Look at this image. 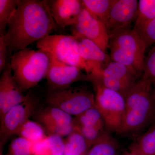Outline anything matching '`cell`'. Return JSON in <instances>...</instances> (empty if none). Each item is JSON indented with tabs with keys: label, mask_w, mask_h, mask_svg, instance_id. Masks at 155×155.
<instances>
[{
	"label": "cell",
	"mask_w": 155,
	"mask_h": 155,
	"mask_svg": "<svg viewBox=\"0 0 155 155\" xmlns=\"http://www.w3.org/2000/svg\"><path fill=\"white\" fill-rule=\"evenodd\" d=\"M57 26L47 1L20 0L3 36L9 55L50 35Z\"/></svg>",
	"instance_id": "obj_1"
},
{
	"label": "cell",
	"mask_w": 155,
	"mask_h": 155,
	"mask_svg": "<svg viewBox=\"0 0 155 155\" xmlns=\"http://www.w3.org/2000/svg\"><path fill=\"white\" fill-rule=\"evenodd\" d=\"M152 84L142 77L127 93L125 97V117L117 134L123 135L136 133L155 122Z\"/></svg>",
	"instance_id": "obj_2"
},
{
	"label": "cell",
	"mask_w": 155,
	"mask_h": 155,
	"mask_svg": "<svg viewBox=\"0 0 155 155\" xmlns=\"http://www.w3.org/2000/svg\"><path fill=\"white\" fill-rule=\"evenodd\" d=\"M50 63L47 53L27 48L14 52L10 59L13 76L23 92L33 88L46 77Z\"/></svg>",
	"instance_id": "obj_3"
},
{
	"label": "cell",
	"mask_w": 155,
	"mask_h": 155,
	"mask_svg": "<svg viewBox=\"0 0 155 155\" xmlns=\"http://www.w3.org/2000/svg\"><path fill=\"white\" fill-rule=\"evenodd\" d=\"M91 75L90 82L96 91L95 107L102 116L106 129L117 133L125 117V98L119 93L105 87L97 78Z\"/></svg>",
	"instance_id": "obj_4"
},
{
	"label": "cell",
	"mask_w": 155,
	"mask_h": 155,
	"mask_svg": "<svg viewBox=\"0 0 155 155\" xmlns=\"http://www.w3.org/2000/svg\"><path fill=\"white\" fill-rule=\"evenodd\" d=\"M46 103L77 116L95 107V97L87 87L71 86L48 91Z\"/></svg>",
	"instance_id": "obj_5"
},
{
	"label": "cell",
	"mask_w": 155,
	"mask_h": 155,
	"mask_svg": "<svg viewBox=\"0 0 155 155\" xmlns=\"http://www.w3.org/2000/svg\"><path fill=\"white\" fill-rule=\"evenodd\" d=\"M36 47L58 61L78 67L89 74L87 65L80 55L78 41L75 37L50 35L37 42Z\"/></svg>",
	"instance_id": "obj_6"
},
{
	"label": "cell",
	"mask_w": 155,
	"mask_h": 155,
	"mask_svg": "<svg viewBox=\"0 0 155 155\" xmlns=\"http://www.w3.org/2000/svg\"><path fill=\"white\" fill-rule=\"evenodd\" d=\"M26 95L24 101L13 107L0 121L1 150L12 136L17 135L19 129L38 108L39 99L36 95L31 92Z\"/></svg>",
	"instance_id": "obj_7"
},
{
	"label": "cell",
	"mask_w": 155,
	"mask_h": 155,
	"mask_svg": "<svg viewBox=\"0 0 155 155\" xmlns=\"http://www.w3.org/2000/svg\"><path fill=\"white\" fill-rule=\"evenodd\" d=\"M38 122L44 127L48 135L68 136L74 130L72 116L59 108L50 105L38 108L33 114Z\"/></svg>",
	"instance_id": "obj_8"
},
{
	"label": "cell",
	"mask_w": 155,
	"mask_h": 155,
	"mask_svg": "<svg viewBox=\"0 0 155 155\" xmlns=\"http://www.w3.org/2000/svg\"><path fill=\"white\" fill-rule=\"evenodd\" d=\"M49 56L51 63L46 77L48 91L70 87L79 81L91 82V74H85L78 67L64 64Z\"/></svg>",
	"instance_id": "obj_9"
},
{
	"label": "cell",
	"mask_w": 155,
	"mask_h": 155,
	"mask_svg": "<svg viewBox=\"0 0 155 155\" xmlns=\"http://www.w3.org/2000/svg\"><path fill=\"white\" fill-rule=\"evenodd\" d=\"M73 27V36L90 40L106 53L110 40L107 29L102 22L84 8Z\"/></svg>",
	"instance_id": "obj_10"
},
{
	"label": "cell",
	"mask_w": 155,
	"mask_h": 155,
	"mask_svg": "<svg viewBox=\"0 0 155 155\" xmlns=\"http://www.w3.org/2000/svg\"><path fill=\"white\" fill-rule=\"evenodd\" d=\"M109 45L116 46L133 57L140 72H143L147 47L140 35L133 29L124 28L110 35Z\"/></svg>",
	"instance_id": "obj_11"
},
{
	"label": "cell",
	"mask_w": 155,
	"mask_h": 155,
	"mask_svg": "<svg viewBox=\"0 0 155 155\" xmlns=\"http://www.w3.org/2000/svg\"><path fill=\"white\" fill-rule=\"evenodd\" d=\"M27 97L14 79L10 61L0 78V121L13 107L23 102Z\"/></svg>",
	"instance_id": "obj_12"
},
{
	"label": "cell",
	"mask_w": 155,
	"mask_h": 155,
	"mask_svg": "<svg viewBox=\"0 0 155 155\" xmlns=\"http://www.w3.org/2000/svg\"><path fill=\"white\" fill-rule=\"evenodd\" d=\"M138 4L137 0H115L106 25L109 35L117 31L130 28L137 17Z\"/></svg>",
	"instance_id": "obj_13"
},
{
	"label": "cell",
	"mask_w": 155,
	"mask_h": 155,
	"mask_svg": "<svg viewBox=\"0 0 155 155\" xmlns=\"http://www.w3.org/2000/svg\"><path fill=\"white\" fill-rule=\"evenodd\" d=\"M57 26L64 28L74 25L84 9L82 1L49 0L47 1Z\"/></svg>",
	"instance_id": "obj_14"
},
{
	"label": "cell",
	"mask_w": 155,
	"mask_h": 155,
	"mask_svg": "<svg viewBox=\"0 0 155 155\" xmlns=\"http://www.w3.org/2000/svg\"><path fill=\"white\" fill-rule=\"evenodd\" d=\"M76 38L80 55L87 65L89 74H96L111 62L110 57L93 41L85 38Z\"/></svg>",
	"instance_id": "obj_15"
},
{
	"label": "cell",
	"mask_w": 155,
	"mask_h": 155,
	"mask_svg": "<svg viewBox=\"0 0 155 155\" xmlns=\"http://www.w3.org/2000/svg\"><path fill=\"white\" fill-rule=\"evenodd\" d=\"M139 74L137 71L125 65L111 61L105 68L93 75L105 78L134 86L137 82L136 80Z\"/></svg>",
	"instance_id": "obj_16"
},
{
	"label": "cell",
	"mask_w": 155,
	"mask_h": 155,
	"mask_svg": "<svg viewBox=\"0 0 155 155\" xmlns=\"http://www.w3.org/2000/svg\"><path fill=\"white\" fill-rule=\"evenodd\" d=\"M64 155H87L91 147L77 127L67 136Z\"/></svg>",
	"instance_id": "obj_17"
},
{
	"label": "cell",
	"mask_w": 155,
	"mask_h": 155,
	"mask_svg": "<svg viewBox=\"0 0 155 155\" xmlns=\"http://www.w3.org/2000/svg\"><path fill=\"white\" fill-rule=\"evenodd\" d=\"M133 30L139 35L150 21L155 18V0H140Z\"/></svg>",
	"instance_id": "obj_18"
},
{
	"label": "cell",
	"mask_w": 155,
	"mask_h": 155,
	"mask_svg": "<svg viewBox=\"0 0 155 155\" xmlns=\"http://www.w3.org/2000/svg\"><path fill=\"white\" fill-rule=\"evenodd\" d=\"M115 1L83 0L82 2L84 9L106 25L109 13Z\"/></svg>",
	"instance_id": "obj_19"
},
{
	"label": "cell",
	"mask_w": 155,
	"mask_h": 155,
	"mask_svg": "<svg viewBox=\"0 0 155 155\" xmlns=\"http://www.w3.org/2000/svg\"><path fill=\"white\" fill-rule=\"evenodd\" d=\"M140 155H155V124L130 147Z\"/></svg>",
	"instance_id": "obj_20"
},
{
	"label": "cell",
	"mask_w": 155,
	"mask_h": 155,
	"mask_svg": "<svg viewBox=\"0 0 155 155\" xmlns=\"http://www.w3.org/2000/svg\"><path fill=\"white\" fill-rule=\"evenodd\" d=\"M108 131L107 130L91 147L87 155H116L119 144Z\"/></svg>",
	"instance_id": "obj_21"
},
{
	"label": "cell",
	"mask_w": 155,
	"mask_h": 155,
	"mask_svg": "<svg viewBox=\"0 0 155 155\" xmlns=\"http://www.w3.org/2000/svg\"><path fill=\"white\" fill-rule=\"evenodd\" d=\"M46 134L40 124L29 119L19 129L17 135L34 143L43 140L48 136Z\"/></svg>",
	"instance_id": "obj_22"
},
{
	"label": "cell",
	"mask_w": 155,
	"mask_h": 155,
	"mask_svg": "<svg viewBox=\"0 0 155 155\" xmlns=\"http://www.w3.org/2000/svg\"><path fill=\"white\" fill-rule=\"evenodd\" d=\"M20 0H0V36L7 33L9 22Z\"/></svg>",
	"instance_id": "obj_23"
},
{
	"label": "cell",
	"mask_w": 155,
	"mask_h": 155,
	"mask_svg": "<svg viewBox=\"0 0 155 155\" xmlns=\"http://www.w3.org/2000/svg\"><path fill=\"white\" fill-rule=\"evenodd\" d=\"M108 48L110 49V57L112 61L123 64L140 73L135 60L130 55L113 45H108Z\"/></svg>",
	"instance_id": "obj_24"
},
{
	"label": "cell",
	"mask_w": 155,
	"mask_h": 155,
	"mask_svg": "<svg viewBox=\"0 0 155 155\" xmlns=\"http://www.w3.org/2000/svg\"><path fill=\"white\" fill-rule=\"evenodd\" d=\"M32 143L23 137H17L11 142L6 155H31Z\"/></svg>",
	"instance_id": "obj_25"
},
{
	"label": "cell",
	"mask_w": 155,
	"mask_h": 155,
	"mask_svg": "<svg viewBox=\"0 0 155 155\" xmlns=\"http://www.w3.org/2000/svg\"><path fill=\"white\" fill-rule=\"evenodd\" d=\"M142 77L148 80L152 84L155 81V45L145 58Z\"/></svg>",
	"instance_id": "obj_26"
},
{
	"label": "cell",
	"mask_w": 155,
	"mask_h": 155,
	"mask_svg": "<svg viewBox=\"0 0 155 155\" xmlns=\"http://www.w3.org/2000/svg\"><path fill=\"white\" fill-rule=\"evenodd\" d=\"M47 141L50 155H64L65 141L62 137L57 134L48 135Z\"/></svg>",
	"instance_id": "obj_27"
},
{
	"label": "cell",
	"mask_w": 155,
	"mask_h": 155,
	"mask_svg": "<svg viewBox=\"0 0 155 155\" xmlns=\"http://www.w3.org/2000/svg\"><path fill=\"white\" fill-rule=\"evenodd\" d=\"M140 37L147 48L155 44V18L146 25Z\"/></svg>",
	"instance_id": "obj_28"
},
{
	"label": "cell",
	"mask_w": 155,
	"mask_h": 155,
	"mask_svg": "<svg viewBox=\"0 0 155 155\" xmlns=\"http://www.w3.org/2000/svg\"><path fill=\"white\" fill-rule=\"evenodd\" d=\"M8 49L4 37L0 36V72H2L10 61Z\"/></svg>",
	"instance_id": "obj_29"
},
{
	"label": "cell",
	"mask_w": 155,
	"mask_h": 155,
	"mask_svg": "<svg viewBox=\"0 0 155 155\" xmlns=\"http://www.w3.org/2000/svg\"><path fill=\"white\" fill-rule=\"evenodd\" d=\"M153 84L154 85L153 89L152 91V100L153 104L154 110L155 115V81L154 82Z\"/></svg>",
	"instance_id": "obj_30"
},
{
	"label": "cell",
	"mask_w": 155,
	"mask_h": 155,
	"mask_svg": "<svg viewBox=\"0 0 155 155\" xmlns=\"http://www.w3.org/2000/svg\"><path fill=\"white\" fill-rule=\"evenodd\" d=\"M124 155H140L137 153L135 152L134 151L131 150H130V151L127 152L125 153Z\"/></svg>",
	"instance_id": "obj_31"
}]
</instances>
